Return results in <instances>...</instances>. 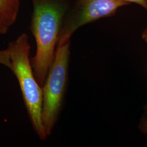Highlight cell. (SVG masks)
<instances>
[{
  "mask_svg": "<svg viewBox=\"0 0 147 147\" xmlns=\"http://www.w3.org/2000/svg\"><path fill=\"white\" fill-rule=\"evenodd\" d=\"M142 39L147 43V26L142 33Z\"/></svg>",
  "mask_w": 147,
  "mask_h": 147,
  "instance_id": "10",
  "label": "cell"
},
{
  "mask_svg": "<svg viewBox=\"0 0 147 147\" xmlns=\"http://www.w3.org/2000/svg\"><path fill=\"white\" fill-rule=\"evenodd\" d=\"M20 0H0V19L10 27L16 22Z\"/></svg>",
  "mask_w": 147,
  "mask_h": 147,
  "instance_id": "5",
  "label": "cell"
},
{
  "mask_svg": "<svg viewBox=\"0 0 147 147\" xmlns=\"http://www.w3.org/2000/svg\"><path fill=\"white\" fill-rule=\"evenodd\" d=\"M140 128L142 132L147 135V118H143L141 121L140 125Z\"/></svg>",
  "mask_w": 147,
  "mask_h": 147,
  "instance_id": "9",
  "label": "cell"
},
{
  "mask_svg": "<svg viewBox=\"0 0 147 147\" xmlns=\"http://www.w3.org/2000/svg\"><path fill=\"white\" fill-rule=\"evenodd\" d=\"M11 68L18 79L23 99L31 121L33 128L42 141L47 136L44 130L42 119V88L33 73L30 54L31 46L28 37L22 33L9 45Z\"/></svg>",
  "mask_w": 147,
  "mask_h": 147,
  "instance_id": "2",
  "label": "cell"
},
{
  "mask_svg": "<svg viewBox=\"0 0 147 147\" xmlns=\"http://www.w3.org/2000/svg\"><path fill=\"white\" fill-rule=\"evenodd\" d=\"M70 40L57 45L55 57L42 85V119L45 132L51 135L58 121L68 81Z\"/></svg>",
  "mask_w": 147,
  "mask_h": 147,
  "instance_id": "3",
  "label": "cell"
},
{
  "mask_svg": "<svg viewBox=\"0 0 147 147\" xmlns=\"http://www.w3.org/2000/svg\"><path fill=\"white\" fill-rule=\"evenodd\" d=\"M130 4L124 0H78L63 21L57 44L70 40L74 33L80 27L113 16L119 8Z\"/></svg>",
  "mask_w": 147,
  "mask_h": 147,
  "instance_id": "4",
  "label": "cell"
},
{
  "mask_svg": "<svg viewBox=\"0 0 147 147\" xmlns=\"http://www.w3.org/2000/svg\"><path fill=\"white\" fill-rule=\"evenodd\" d=\"M130 3H134L138 5H141L147 11V0H124Z\"/></svg>",
  "mask_w": 147,
  "mask_h": 147,
  "instance_id": "7",
  "label": "cell"
},
{
  "mask_svg": "<svg viewBox=\"0 0 147 147\" xmlns=\"http://www.w3.org/2000/svg\"><path fill=\"white\" fill-rule=\"evenodd\" d=\"M31 31L36 42V53L31 58L33 73L42 87L53 63L66 6L58 0H32Z\"/></svg>",
  "mask_w": 147,
  "mask_h": 147,
  "instance_id": "1",
  "label": "cell"
},
{
  "mask_svg": "<svg viewBox=\"0 0 147 147\" xmlns=\"http://www.w3.org/2000/svg\"><path fill=\"white\" fill-rule=\"evenodd\" d=\"M9 28V27L0 19V34H4L6 33Z\"/></svg>",
  "mask_w": 147,
  "mask_h": 147,
  "instance_id": "8",
  "label": "cell"
},
{
  "mask_svg": "<svg viewBox=\"0 0 147 147\" xmlns=\"http://www.w3.org/2000/svg\"></svg>",
  "mask_w": 147,
  "mask_h": 147,
  "instance_id": "11",
  "label": "cell"
},
{
  "mask_svg": "<svg viewBox=\"0 0 147 147\" xmlns=\"http://www.w3.org/2000/svg\"><path fill=\"white\" fill-rule=\"evenodd\" d=\"M0 64L5 65L11 70V63L8 49L3 50H0Z\"/></svg>",
  "mask_w": 147,
  "mask_h": 147,
  "instance_id": "6",
  "label": "cell"
}]
</instances>
